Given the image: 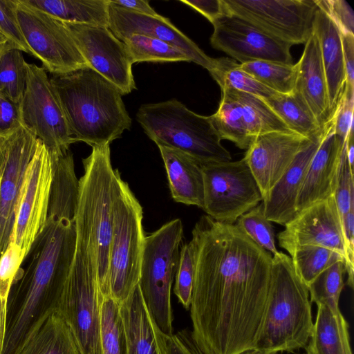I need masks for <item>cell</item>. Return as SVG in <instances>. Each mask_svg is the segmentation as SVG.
Wrapping results in <instances>:
<instances>
[{
    "label": "cell",
    "mask_w": 354,
    "mask_h": 354,
    "mask_svg": "<svg viewBox=\"0 0 354 354\" xmlns=\"http://www.w3.org/2000/svg\"><path fill=\"white\" fill-rule=\"evenodd\" d=\"M192 337L204 354L255 349L266 310L272 259L234 224L204 215L192 230Z\"/></svg>",
    "instance_id": "obj_1"
},
{
    "label": "cell",
    "mask_w": 354,
    "mask_h": 354,
    "mask_svg": "<svg viewBox=\"0 0 354 354\" xmlns=\"http://www.w3.org/2000/svg\"><path fill=\"white\" fill-rule=\"evenodd\" d=\"M75 221L48 216L11 287L1 354H13L50 314L56 312L76 250Z\"/></svg>",
    "instance_id": "obj_2"
},
{
    "label": "cell",
    "mask_w": 354,
    "mask_h": 354,
    "mask_svg": "<svg viewBox=\"0 0 354 354\" xmlns=\"http://www.w3.org/2000/svg\"><path fill=\"white\" fill-rule=\"evenodd\" d=\"M50 80L75 142L109 145L130 129L131 118L122 93L93 69L54 75Z\"/></svg>",
    "instance_id": "obj_3"
},
{
    "label": "cell",
    "mask_w": 354,
    "mask_h": 354,
    "mask_svg": "<svg viewBox=\"0 0 354 354\" xmlns=\"http://www.w3.org/2000/svg\"><path fill=\"white\" fill-rule=\"evenodd\" d=\"M109 145L93 146L83 159L84 172L79 180L75 216L77 236L93 251L96 259L99 299L110 296L109 249L118 169H113Z\"/></svg>",
    "instance_id": "obj_4"
},
{
    "label": "cell",
    "mask_w": 354,
    "mask_h": 354,
    "mask_svg": "<svg viewBox=\"0 0 354 354\" xmlns=\"http://www.w3.org/2000/svg\"><path fill=\"white\" fill-rule=\"evenodd\" d=\"M313 324L308 287L290 257L277 252L272 256L268 303L255 349L292 353L304 348Z\"/></svg>",
    "instance_id": "obj_5"
},
{
    "label": "cell",
    "mask_w": 354,
    "mask_h": 354,
    "mask_svg": "<svg viewBox=\"0 0 354 354\" xmlns=\"http://www.w3.org/2000/svg\"><path fill=\"white\" fill-rule=\"evenodd\" d=\"M136 118L157 146L180 151L201 165L232 160L210 116L198 115L176 99L142 104Z\"/></svg>",
    "instance_id": "obj_6"
},
{
    "label": "cell",
    "mask_w": 354,
    "mask_h": 354,
    "mask_svg": "<svg viewBox=\"0 0 354 354\" xmlns=\"http://www.w3.org/2000/svg\"><path fill=\"white\" fill-rule=\"evenodd\" d=\"M183 236L181 220H172L145 237L138 285L156 328L173 334L171 288L177 271Z\"/></svg>",
    "instance_id": "obj_7"
},
{
    "label": "cell",
    "mask_w": 354,
    "mask_h": 354,
    "mask_svg": "<svg viewBox=\"0 0 354 354\" xmlns=\"http://www.w3.org/2000/svg\"><path fill=\"white\" fill-rule=\"evenodd\" d=\"M142 207L118 171L109 249L110 296L121 304L139 281L144 248Z\"/></svg>",
    "instance_id": "obj_8"
},
{
    "label": "cell",
    "mask_w": 354,
    "mask_h": 354,
    "mask_svg": "<svg viewBox=\"0 0 354 354\" xmlns=\"http://www.w3.org/2000/svg\"><path fill=\"white\" fill-rule=\"evenodd\" d=\"M56 312L68 325L82 354H102L95 257L77 236L74 259Z\"/></svg>",
    "instance_id": "obj_9"
},
{
    "label": "cell",
    "mask_w": 354,
    "mask_h": 354,
    "mask_svg": "<svg viewBox=\"0 0 354 354\" xmlns=\"http://www.w3.org/2000/svg\"><path fill=\"white\" fill-rule=\"evenodd\" d=\"M203 210L214 220L234 224L263 201L259 187L243 158L240 160L201 165Z\"/></svg>",
    "instance_id": "obj_10"
},
{
    "label": "cell",
    "mask_w": 354,
    "mask_h": 354,
    "mask_svg": "<svg viewBox=\"0 0 354 354\" xmlns=\"http://www.w3.org/2000/svg\"><path fill=\"white\" fill-rule=\"evenodd\" d=\"M16 15L32 56L44 69L54 75L90 68L62 21L24 0H16Z\"/></svg>",
    "instance_id": "obj_11"
},
{
    "label": "cell",
    "mask_w": 354,
    "mask_h": 354,
    "mask_svg": "<svg viewBox=\"0 0 354 354\" xmlns=\"http://www.w3.org/2000/svg\"><path fill=\"white\" fill-rule=\"evenodd\" d=\"M19 109L21 125L32 131L50 153L66 151L75 142L44 67L26 62V85Z\"/></svg>",
    "instance_id": "obj_12"
},
{
    "label": "cell",
    "mask_w": 354,
    "mask_h": 354,
    "mask_svg": "<svg viewBox=\"0 0 354 354\" xmlns=\"http://www.w3.org/2000/svg\"><path fill=\"white\" fill-rule=\"evenodd\" d=\"M223 1L227 11L290 46L305 44L313 32L316 0Z\"/></svg>",
    "instance_id": "obj_13"
},
{
    "label": "cell",
    "mask_w": 354,
    "mask_h": 354,
    "mask_svg": "<svg viewBox=\"0 0 354 354\" xmlns=\"http://www.w3.org/2000/svg\"><path fill=\"white\" fill-rule=\"evenodd\" d=\"M37 142L23 125L0 136V258L10 242L26 172Z\"/></svg>",
    "instance_id": "obj_14"
},
{
    "label": "cell",
    "mask_w": 354,
    "mask_h": 354,
    "mask_svg": "<svg viewBox=\"0 0 354 354\" xmlns=\"http://www.w3.org/2000/svg\"><path fill=\"white\" fill-rule=\"evenodd\" d=\"M52 176L50 153L38 139L36 151L26 172L10 239L25 257L45 226Z\"/></svg>",
    "instance_id": "obj_15"
},
{
    "label": "cell",
    "mask_w": 354,
    "mask_h": 354,
    "mask_svg": "<svg viewBox=\"0 0 354 354\" xmlns=\"http://www.w3.org/2000/svg\"><path fill=\"white\" fill-rule=\"evenodd\" d=\"M62 22L90 68L117 86L122 95L136 89L127 47L109 28Z\"/></svg>",
    "instance_id": "obj_16"
},
{
    "label": "cell",
    "mask_w": 354,
    "mask_h": 354,
    "mask_svg": "<svg viewBox=\"0 0 354 354\" xmlns=\"http://www.w3.org/2000/svg\"><path fill=\"white\" fill-rule=\"evenodd\" d=\"M212 25V46L241 64L263 60L292 64L289 44L265 33L226 9Z\"/></svg>",
    "instance_id": "obj_17"
},
{
    "label": "cell",
    "mask_w": 354,
    "mask_h": 354,
    "mask_svg": "<svg viewBox=\"0 0 354 354\" xmlns=\"http://www.w3.org/2000/svg\"><path fill=\"white\" fill-rule=\"evenodd\" d=\"M277 235L279 246L290 254L302 246H319L343 257L346 251L342 221L334 195L298 212Z\"/></svg>",
    "instance_id": "obj_18"
},
{
    "label": "cell",
    "mask_w": 354,
    "mask_h": 354,
    "mask_svg": "<svg viewBox=\"0 0 354 354\" xmlns=\"http://www.w3.org/2000/svg\"><path fill=\"white\" fill-rule=\"evenodd\" d=\"M310 140L292 131H273L256 137L243 158L263 199Z\"/></svg>",
    "instance_id": "obj_19"
},
{
    "label": "cell",
    "mask_w": 354,
    "mask_h": 354,
    "mask_svg": "<svg viewBox=\"0 0 354 354\" xmlns=\"http://www.w3.org/2000/svg\"><path fill=\"white\" fill-rule=\"evenodd\" d=\"M109 28L120 41L133 34L146 35L178 48L192 62L201 65L209 72L214 67V58L207 56L169 19L160 15L153 16L133 12L109 3Z\"/></svg>",
    "instance_id": "obj_20"
},
{
    "label": "cell",
    "mask_w": 354,
    "mask_h": 354,
    "mask_svg": "<svg viewBox=\"0 0 354 354\" xmlns=\"http://www.w3.org/2000/svg\"><path fill=\"white\" fill-rule=\"evenodd\" d=\"M324 134L306 173L297 203V214L325 200L335 192L344 145L337 138L331 122L323 127Z\"/></svg>",
    "instance_id": "obj_21"
},
{
    "label": "cell",
    "mask_w": 354,
    "mask_h": 354,
    "mask_svg": "<svg viewBox=\"0 0 354 354\" xmlns=\"http://www.w3.org/2000/svg\"><path fill=\"white\" fill-rule=\"evenodd\" d=\"M323 134L324 130L298 152L286 172L263 198L264 215L270 222L284 226L297 214V196Z\"/></svg>",
    "instance_id": "obj_22"
},
{
    "label": "cell",
    "mask_w": 354,
    "mask_h": 354,
    "mask_svg": "<svg viewBox=\"0 0 354 354\" xmlns=\"http://www.w3.org/2000/svg\"><path fill=\"white\" fill-rule=\"evenodd\" d=\"M295 67L294 91L301 95L323 128L329 121L328 88L319 43L314 31Z\"/></svg>",
    "instance_id": "obj_23"
},
{
    "label": "cell",
    "mask_w": 354,
    "mask_h": 354,
    "mask_svg": "<svg viewBox=\"0 0 354 354\" xmlns=\"http://www.w3.org/2000/svg\"><path fill=\"white\" fill-rule=\"evenodd\" d=\"M313 31L319 43L326 79L330 121L344 95L346 81L341 32L319 8L315 14Z\"/></svg>",
    "instance_id": "obj_24"
},
{
    "label": "cell",
    "mask_w": 354,
    "mask_h": 354,
    "mask_svg": "<svg viewBox=\"0 0 354 354\" xmlns=\"http://www.w3.org/2000/svg\"><path fill=\"white\" fill-rule=\"evenodd\" d=\"M167 171L173 199L185 205L203 207L201 165L180 151L158 146Z\"/></svg>",
    "instance_id": "obj_25"
},
{
    "label": "cell",
    "mask_w": 354,
    "mask_h": 354,
    "mask_svg": "<svg viewBox=\"0 0 354 354\" xmlns=\"http://www.w3.org/2000/svg\"><path fill=\"white\" fill-rule=\"evenodd\" d=\"M120 304L128 354H160L156 325L145 305L138 283Z\"/></svg>",
    "instance_id": "obj_26"
},
{
    "label": "cell",
    "mask_w": 354,
    "mask_h": 354,
    "mask_svg": "<svg viewBox=\"0 0 354 354\" xmlns=\"http://www.w3.org/2000/svg\"><path fill=\"white\" fill-rule=\"evenodd\" d=\"M53 176L48 216L75 221L79 195V180L75 171L70 149L59 154L50 153Z\"/></svg>",
    "instance_id": "obj_27"
},
{
    "label": "cell",
    "mask_w": 354,
    "mask_h": 354,
    "mask_svg": "<svg viewBox=\"0 0 354 354\" xmlns=\"http://www.w3.org/2000/svg\"><path fill=\"white\" fill-rule=\"evenodd\" d=\"M13 354H82L75 337L57 312L48 315Z\"/></svg>",
    "instance_id": "obj_28"
},
{
    "label": "cell",
    "mask_w": 354,
    "mask_h": 354,
    "mask_svg": "<svg viewBox=\"0 0 354 354\" xmlns=\"http://www.w3.org/2000/svg\"><path fill=\"white\" fill-rule=\"evenodd\" d=\"M317 313L309 341L304 347L309 354H352L348 324L340 310L333 311L317 305Z\"/></svg>",
    "instance_id": "obj_29"
},
{
    "label": "cell",
    "mask_w": 354,
    "mask_h": 354,
    "mask_svg": "<svg viewBox=\"0 0 354 354\" xmlns=\"http://www.w3.org/2000/svg\"><path fill=\"white\" fill-rule=\"evenodd\" d=\"M24 1L64 22L109 28V0H24Z\"/></svg>",
    "instance_id": "obj_30"
},
{
    "label": "cell",
    "mask_w": 354,
    "mask_h": 354,
    "mask_svg": "<svg viewBox=\"0 0 354 354\" xmlns=\"http://www.w3.org/2000/svg\"><path fill=\"white\" fill-rule=\"evenodd\" d=\"M263 100L292 132L310 140L322 133L323 128L297 92L276 93Z\"/></svg>",
    "instance_id": "obj_31"
},
{
    "label": "cell",
    "mask_w": 354,
    "mask_h": 354,
    "mask_svg": "<svg viewBox=\"0 0 354 354\" xmlns=\"http://www.w3.org/2000/svg\"><path fill=\"white\" fill-rule=\"evenodd\" d=\"M222 97L217 111L210 115L212 123L221 140H228L241 149H248L253 138L248 129L241 106L234 91L221 89Z\"/></svg>",
    "instance_id": "obj_32"
},
{
    "label": "cell",
    "mask_w": 354,
    "mask_h": 354,
    "mask_svg": "<svg viewBox=\"0 0 354 354\" xmlns=\"http://www.w3.org/2000/svg\"><path fill=\"white\" fill-rule=\"evenodd\" d=\"M209 73L218 83L221 90L233 89L256 95L263 100L277 93L243 70L240 64L228 57L214 58V65Z\"/></svg>",
    "instance_id": "obj_33"
},
{
    "label": "cell",
    "mask_w": 354,
    "mask_h": 354,
    "mask_svg": "<svg viewBox=\"0 0 354 354\" xmlns=\"http://www.w3.org/2000/svg\"><path fill=\"white\" fill-rule=\"evenodd\" d=\"M233 91L241 106L248 131L253 138L273 131H291L263 99L252 94Z\"/></svg>",
    "instance_id": "obj_34"
},
{
    "label": "cell",
    "mask_w": 354,
    "mask_h": 354,
    "mask_svg": "<svg viewBox=\"0 0 354 354\" xmlns=\"http://www.w3.org/2000/svg\"><path fill=\"white\" fill-rule=\"evenodd\" d=\"M102 354H128L120 304L111 296L99 299Z\"/></svg>",
    "instance_id": "obj_35"
},
{
    "label": "cell",
    "mask_w": 354,
    "mask_h": 354,
    "mask_svg": "<svg viewBox=\"0 0 354 354\" xmlns=\"http://www.w3.org/2000/svg\"><path fill=\"white\" fill-rule=\"evenodd\" d=\"M122 41L127 47L132 64L145 62H192L182 50L167 42L151 37L133 34Z\"/></svg>",
    "instance_id": "obj_36"
},
{
    "label": "cell",
    "mask_w": 354,
    "mask_h": 354,
    "mask_svg": "<svg viewBox=\"0 0 354 354\" xmlns=\"http://www.w3.org/2000/svg\"><path fill=\"white\" fill-rule=\"evenodd\" d=\"M240 66L260 83L277 93L288 94L294 91L295 64L259 60L240 64Z\"/></svg>",
    "instance_id": "obj_37"
},
{
    "label": "cell",
    "mask_w": 354,
    "mask_h": 354,
    "mask_svg": "<svg viewBox=\"0 0 354 354\" xmlns=\"http://www.w3.org/2000/svg\"><path fill=\"white\" fill-rule=\"evenodd\" d=\"M295 270L308 286L322 271L334 263L343 261L342 255L330 249L319 246H302L295 249L290 254Z\"/></svg>",
    "instance_id": "obj_38"
},
{
    "label": "cell",
    "mask_w": 354,
    "mask_h": 354,
    "mask_svg": "<svg viewBox=\"0 0 354 354\" xmlns=\"http://www.w3.org/2000/svg\"><path fill=\"white\" fill-rule=\"evenodd\" d=\"M26 85V62L17 48L6 50L0 57V94L19 104Z\"/></svg>",
    "instance_id": "obj_39"
},
{
    "label": "cell",
    "mask_w": 354,
    "mask_h": 354,
    "mask_svg": "<svg viewBox=\"0 0 354 354\" xmlns=\"http://www.w3.org/2000/svg\"><path fill=\"white\" fill-rule=\"evenodd\" d=\"M345 262L339 261L317 276L308 286L310 301L325 305L333 311L339 309V301L344 288Z\"/></svg>",
    "instance_id": "obj_40"
},
{
    "label": "cell",
    "mask_w": 354,
    "mask_h": 354,
    "mask_svg": "<svg viewBox=\"0 0 354 354\" xmlns=\"http://www.w3.org/2000/svg\"><path fill=\"white\" fill-rule=\"evenodd\" d=\"M234 225L259 246L275 254L274 228L264 215L262 202L241 215Z\"/></svg>",
    "instance_id": "obj_41"
},
{
    "label": "cell",
    "mask_w": 354,
    "mask_h": 354,
    "mask_svg": "<svg viewBox=\"0 0 354 354\" xmlns=\"http://www.w3.org/2000/svg\"><path fill=\"white\" fill-rule=\"evenodd\" d=\"M195 272V253L190 241L185 243L180 250V258L175 276L174 292L181 304L190 308Z\"/></svg>",
    "instance_id": "obj_42"
},
{
    "label": "cell",
    "mask_w": 354,
    "mask_h": 354,
    "mask_svg": "<svg viewBox=\"0 0 354 354\" xmlns=\"http://www.w3.org/2000/svg\"><path fill=\"white\" fill-rule=\"evenodd\" d=\"M334 198L342 223H343L345 216L354 206V176L348 166L346 154V143L342 151Z\"/></svg>",
    "instance_id": "obj_43"
},
{
    "label": "cell",
    "mask_w": 354,
    "mask_h": 354,
    "mask_svg": "<svg viewBox=\"0 0 354 354\" xmlns=\"http://www.w3.org/2000/svg\"><path fill=\"white\" fill-rule=\"evenodd\" d=\"M0 32L17 48L32 55L18 23L16 0H0Z\"/></svg>",
    "instance_id": "obj_44"
},
{
    "label": "cell",
    "mask_w": 354,
    "mask_h": 354,
    "mask_svg": "<svg viewBox=\"0 0 354 354\" xmlns=\"http://www.w3.org/2000/svg\"><path fill=\"white\" fill-rule=\"evenodd\" d=\"M156 333L160 354H204L187 330L167 335L156 326Z\"/></svg>",
    "instance_id": "obj_45"
},
{
    "label": "cell",
    "mask_w": 354,
    "mask_h": 354,
    "mask_svg": "<svg viewBox=\"0 0 354 354\" xmlns=\"http://www.w3.org/2000/svg\"><path fill=\"white\" fill-rule=\"evenodd\" d=\"M322 10L338 27L341 32L353 34L354 15L350 5L344 0H316Z\"/></svg>",
    "instance_id": "obj_46"
},
{
    "label": "cell",
    "mask_w": 354,
    "mask_h": 354,
    "mask_svg": "<svg viewBox=\"0 0 354 354\" xmlns=\"http://www.w3.org/2000/svg\"><path fill=\"white\" fill-rule=\"evenodd\" d=\"M354 95L348 94L345 91L329 122L333 125L334 133L339 141L344 145L351 129H353V106Z\"/></svg>",
    "instance_id": "obj_47"
},
{
    "label": "cell",
    "mask_w": 354,
    "mask_h": 354,
    "mask_svg": "<svg viewBox=\"0 0 354 354\" xmlns=\"http://www.w3.org/2000/svg\"><path fill=\"white\" fill-rule=\"evenodd\" d=\"M21 125L19 104L0 94V136H6Z\"/></svg>",
    "instance_id": "obj_48"
},
{
    "label": "cell",
    "mask_w": 354,
    "mask_h": 354,
    "mask_svg": "<svg viewBox=\"0 0 354 354\" xmlns=\"http://www.w3.org/2000/svg\"><path fill=\"white\" fill-rule=\"evenodd\" d=\"M341 40L346 77L345 89L354 93V35L341 32Z\"/></svg>",
    "instance_id": "obj_49"
},
{
    "label": "cell",
    "mask_w": 354,
    "mask_h": 354,
    "mask_svg": "<svg viewBox=\"0 0 354 354\" xmlns=\"http://www.w3.org/2000/svg\"><path fill=\"white\" fill-rule=\"evenodd\" d=\"M180 1L202 14L212 24L225 12L223 0H181Z\"/></svg>",
    "instance_id": "obj_50"
},
{
    "label": "cell",
    "mask_w": 354,
    "mask_h": 354,
    "mask_svg": "<svg viewBox=\"0 0 354 354\" xmlns=\"http://www.w3.org/2000/svg\"><path fill=\"white\" fill-rule=\"evenodd\" d=\"M110 5L139 14L156 16L159 15L145 0H109Z\"/></svg>",
    "instance_id": "obj_51"
},
{
    "label": "cell",
    "mask_w": 354,
    "mask_h": 354,
    "mask_svg": "<svg viewBox=\"0 0 354 354\" xmlns=\"http://www.w3.org/2000/svg\"><path fill=\"white\" fill-rule=\"evenodd\" d=\"M346 154L348 166L353 173L354 147H353V129L351 130L346 142Z\"/></svg>",
    "instance_id": "obj_52"
},
{
    "label": "cell",
    "mask_w": 354,
    "mask_h": 354,
    "mask_svg": "<svg viewBox=\"0 0 354 354\" xmlns=\"http://www.w3.org/2000/svg\"><path fill=\"white\" fill-rule=\"evenodd\" d=\"M10 48H17L0 32V57L6 50Z\"/></svg>",
    "instance_id": "obj_53"
},
{
    "label": "cell",
    "mask_w": 354,
    "mask_h": 354,
    "mask_svg": "<svg viewBox=\"0 0 354 354\" xmlns=\"http://www.w3.org/2000/svg\"><path fill=\"white\" fill-rule=\"evenodd\" d=\"M241 354H279L277 352H267L263 351L258 349L248 350L241 353Z\"/></svg>",
    "instance_id": "obj_54"
},
{
    "label": "cell",
    "mask_w": 354,
    "mask_h": 354,
    "mask_svg": "<svg viewBox=\"0 0 354 354\" xmlns=\"http://www.w3.org/2000/svg\"><path fill=\"white\" fill-rule=\"evenodd\" d=\"M302 354H309V353H306V352H305V353H302Z\"/></svg>",
    "instance_id": "obj_55"
}]
</instances>
